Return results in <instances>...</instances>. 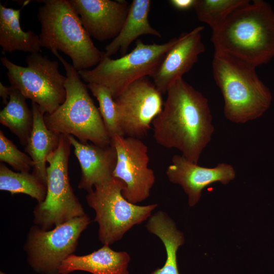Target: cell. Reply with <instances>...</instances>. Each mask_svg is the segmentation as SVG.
Listing matches in <instances>:
<instances>
[{"mask_svg":"<svg viewBox=\"0 0 274 274\" xmlns=\"http://www.w3.org/2000/svg\"><path fill=\"white\" fill-rule=\"evenodd\" d=\"M111 141L117 156L113 177L124 183V197L136 204L149 196L155 181L153 170L148 167L147 146L139 139L119 135Z\"/></svg>","mask_w":274,"mask_h":274,"instance_id":"obj_11","label":"cell"},{"mask_svg":"<svg viewBox=\"0 0 274 274\" xmlns=\"http://www.w3.org/2000/svg\"><path fill=\"white\" fill-rule=\"evenodd\" d=\"M0 190L12 195L22 193L43 202L47 194V185L32 173L13 172L0 164Z\"/></svg>","mask_w":274,"mask_h":274,"instance_id":"obj_23","label":"cell"},{"mask_svg":"<svg viewBox=\"0 0 274 274\" xmlns=\"http://www.w3.org/2000/svg\"><path fill=\"white\" fill-rule=\"evenodd\" d=\"M0 160L20 172H29L34 165L30 157L20 151L2 130L0 131Z\"/></svg>","mask_w":274,"mask_h":274,"instance_id":"obj_26","label":"cell"},{"mask_svg":"<svg viewBox=\"0 0 274 274\" xmlns=\"http://www.w3.org/2000/svg\"><path fill=\"white\" fill-rule=\"evenodd\" d=\"M151 1L133 0L123 26L119 35L105 48L106 55L111 57L117 52L126 54L131 44L143 35L161 38V34L150 24L148 16Z\"/></svg>","mask_w":274,"mask_h":274,"instance_id":"obj_18","label":"cell"},{"mask_svg":"<svg viewBox=\"0 0 274 274\" xmlns=\"http://www.w3.org/2000/svg\"><path fill=\"white\" fill-rule=\"evenodd\" d=\"M33 122L30 135L25 147L33 162L32 173L47 185V159L58 146L60 134L50 130L46 126L45 113L40 106L32 101Z\"/></svg>","mask_w":274,"mask_h":274,"instance_id":"obj_19","label":"cell"},{"mask_svg":"<svg viewBox=\"0 0 274 274\" xmlns=\"http://www.w3.org/2000/svg\"><path fill=\"white\" fill-rule=\"evenodd\" d=\"M161 112L153 120V137L159 145L180 150L198 164L214 131L208 99L182 78L167 91Z\"/></svg>","mask_w":274,"mask_h":274,"instance_id":"obj_1","label":"cell"},{"mask_svg":"<svg viewBox=\"0 0 274 274\" xmlns=\"http://www.w3.org/2000/svg\"><path fill=\"white\" fill-rule=\"evenodd\" d=\"M71 144L60 134L57 147L48 156L47 194L33 211V222L43 230H50L85 213L70 183L68 166Z\"/></svg>","mask_w":274,"mask_h":274,"instance_id":"obj_8","label":"cell"},{"mask_svg":"<svg viewBox=\"0 0 274 274\" xmlns=\"http://www.w3.org/2000/svg\"><path fill=\"white\" fill-rule=\"evenodd\" d=\"M66 72L64 101L51 114H45L47 127L58 134L72 135L82 143L90 141L100 146L111 145L109 135L98 109L88 92L87 86L73 65L57 51L52 52Z\"/></svg>","mask_w":274,"mask_h":274,"instance_id":"obj_5","label":"cell"},{"mask_svg":"<svg viewBox=\"0 0 274 274\" xmlns=\"http://www.w3.org/2000/svg\"><path fill=\"white\" fill-rule=\"evenodd\" d=\"M215 51L223 52L256 67L274 57V11L263 0L234 10L212 31Z\"/></svg>","mask_w":274,"mask_h":274,"instance_id":"obj_2","label":"cell"},{"mask_svg":"<svg viewBox=\"0 0 274 274\" xmlns=\"http://www.w3.org/2000/svg\"><path fill=\"white\" fill-rule=\"evenodd\" d=\"M21 10L7 8L0 3V45L5 52L39 53L42 47L39 36L21 28Z\"/></svg>","mask_w":274,"mask_h":274,"instance_id":"obj_20","label":"cell"},{"mask_svg":"<svg viewBox=\"0 0 274 274\" xmlns=\"http://www.w3.org/2000/svg\"><path fill=\"white\" fill-rule=\"evenodd\" d=\"M114 99L123 134L139 139L147 134L164 104L162 93L147 77L132 83Z\"/></svg>","mask_w":274,"mask_h":274,"instance_id":"obj_12","label":"cell"},{"mask_svg":"<svg viewBox=\"0 0 274 274\" xmlns=\"http://www.w3.org/2000/svg\"><path fill=\"white\" fill-rule=\"evenodd\" d=\"M1 61L7 70L11 86L38 104L45 114H51L64 101L66 78L60 73L58 61L40 52L27 56V66L17 65L6 57H1Z\"/></svg>","mask_w":274,"mask_h":274,"instance_id":"obj_9","label":"cell"},{"mask_svg":"<svg viewBox=\"0 0 274 274\" xmlns=\"http://www.w3.org/2000/svg\"><path fill=\"white\" fill-rule=\"evenodd\" d=\"M195 0H170L169 4L175 9L185 11L193 8Z\"/></svg>","mask_w":274,"mask_h":274,"instance_id":"obj_27","label":"cell"},{"mask_svg":"<svg viewBox=\"0 0 274 274\" xmlns=\"http://www.w3.org/2000/svg\"><path fill=\"white\" fill-rule=\"evenodd\" d=\"M130 260L125 251H116L109 245L85 255L72 254L62 263L59 274H67L81 270L92 274H129L127 269Z\"/></svg>","mask_w":274,"mask_h":274,"instance_id":"obj_17","label":"cell"},{"mask_svg":"<svg viewBox=\"0 0 274 274\" xmlns=\"http://www.w3.org/2000/svg\"><path fill=\"white\" fill-rule=\"evenodd\" d=\"M11 87L5 86L2 82L0 83V96L2 98L3 103L7 105L8 102Z\"/></svg>","mask_w":274,"mask_h":274,"instance_id":"obj_28","label":"cell"},{"mask_svg":"<svg viewBox=\"0 0 274 274\" xmlns=\"http://www.w3.org/2000/svg\"><path fill=\"white\" fill-rule=\"evenodd\" d=\"M166 175L170 182L182 187L188 195L189 206L193 207L199 200L205 187L218 182L228 184L235 178V172L231 165L226 163H219L214 167H205L182 155H175Z\"/></svg>","mask_w":274,"mask_h":274,"instance_id":"obj_14","label":"cell"},{"mask_svg":"<svg viewBox=\"0 0 274 274\" xmlns=\"http://www.w3.org/2000/svg\"><path fill=\"white\" fill-rule=\"evenodd\" d=\"M177 41L178 38H174L161 44H146L138 40L129 53L114 59L102 51L95 67L78 73L85 82L108 88L115 99L133 82L148 76L152 77Z\"/></svg>","mask_w":274,"mask_h":274,"instance_id":"obj_6","label":"cell"},{"mask_svg":"<svg viewBox=\"0 0 274 274\" xmlns=\"http://www.w3.org/2000/svg\"><path fill=\"white\" fill-rule=\"evenodd\" d=\"M148 231L162 241L166 252V260L161 268L151 274H180L177 253L184 243V235L176 227L173 220L163 211H159L149 218L146 224Z\"/></svg>","mask_w":274,"mask_h":274,"instance_id":"obj_21","label":"cell"},{"mask_svg":"<svg viewBox=\"0 0 274 274\" xmlns=\"http://www.w3.org/2000/svg\"><path fill=\"white\" fill-rule=\"evenodd\" d=\"M90 223L85 214L48 230L32 226L24 246L28 264L38 273L59 274V267L75 251L81 233Z\"/></svg>","mask_w":274,"mask_h":274,"instance_id":"obj_10","label":"cell"},{"mask_svg":"<svg viewBox=\"0 0 274 274\" xmlns=\"http://www.w3.org/2000/svg\"><path fill=\"white\" fill-rule=\"evenodd\" d=\"M70 1L88 35L101 42L113 40L119 35L130 5L121 0Z\"/></svg>","mask_w":274,"mask_h":274,"instance_id":"obj_13","label":"cell"},{"mask_svg":"<svg viewBox=\"0 0 274 274\" xmlns=\"http://www.w3.org/2000/svg\"><path fill=\"white\" fill-rule=\"evenodd\" d=\"M213 74L224 101L230 121L244 124L261 117L269 108L272 95L256 67L228 54L215 51Z\"/></svg>","mask_w":274,"mask_h":274,"instance_id":"obj_3","label":"cell"},{"mask_svg":"<svg viewBox=\"0 0 274 274\" xmlns=\"http://www.w3.org/2000/svg\"><path fill=\"white\" fill-rule=\"evenodd\" d=\"M38 11L42 47L71 59L78 71L96 66L102 51L93 44L70 0H46Z\"/></svg>","mask_w":274,"mask_h":274,"instance_id":"obj_4","label":"cell"},{"mask_svg":"<svg viewBox=\"0 0 274 274\" xmlns=\"http://www.w3.org/2000/svg\"><path fill=\"white\" fill-rule=\"evenodd\" d=\"M199 26L188 32H183L167 52L155 74L153 83L162 93L167 92L170 86L188 72L197 61L200 54L205 51Z\"/></svg>","mask_w":274,"mask_h":274,"instance_id":"obj_15","label":"cell"},{"mask_svg":"<svg viewBox=\"0 0 274 274\" xmlns=\"http://www.w3.org/2000/svg\"><path fill=\"white\" fill-rule=\"evenodd\" d=\"M124 183L112 177L94 186L86 199L95 213L94 221L98 228V239L104 245H110L121 239L133 226L149 219L156 203L139 206L126 200L122 192Z\"/></svg>","mask_w":274,"mask_h":274,"instance_id":"obj_7","label":"cell"},{"mask_svg":"<svg viewBox=\"0 0 274 274\" xmlns=\"http://www.w3.org/2000/svg\"><path fill=\"white\" fill-rule=\"evenodd\" d=\"M0 122L25 146L32 129V111L29 109L25 97L12 87L8 102L0 112Z\"/></svg>","mask_w":274,"mask_h":274,"instance_id":"obj_22","label":"cell"},{"mask_svg":"<svg viewBox=\"0 0 274 274\" xmlns=\"http://www.w3.org/2000/svg\"><path fill=\"white\" fill-rule=\"evenodd\" d=\"M249 0H195L193 8L197 19L216 29L236 9Z\"/></svg>","mask_w":274,"mask_h":274,"instance_id":"obj_24","label":"cell"},{"mask_svg":"<svg viewBox=\"0 0 274 274\" xmlns=\"http://www.w3.org/2000/svg\"><path fill=\"white\" fill-rule=\"evenodd\" d=\"M87 86L98 102L99 111L111 138L115 135L125 136L119 124L116 103L110 90L95 83H88Z\"/></svg>","mask_w":274,"mask_h":274,"instance_id":"obj_25","label":"cell"},{"mask_svg":"<svg viewBox=\"0 0 274 274\" xmlns=\"http://www.w3.org/2000/svg\"><path fill=\"white\" fill-rule=\"evenodd\" d=\"M0 274H7V273H5L4 272L1 271Z\"/></svg>","mask_w":274,"mask_h":274,"instance_id":"obj_29","label":"cell"},{"mask_svg":"<svg viewBox=\"0 0 274 274\" xmlns=\"http://www.w3.org/2000/svg\"><path fill=\"white\" fill-rule=\"evenodd\" d=\"M80 165L81 176L78 187L88 193L95 185L113 177L117 162V152L111 144L100 146L82 143L72 135H67Z\"/></svg>","mask_w":274,"mask_h":274,"instance_id":"obj_16","label":"cell"}]
</instances>
